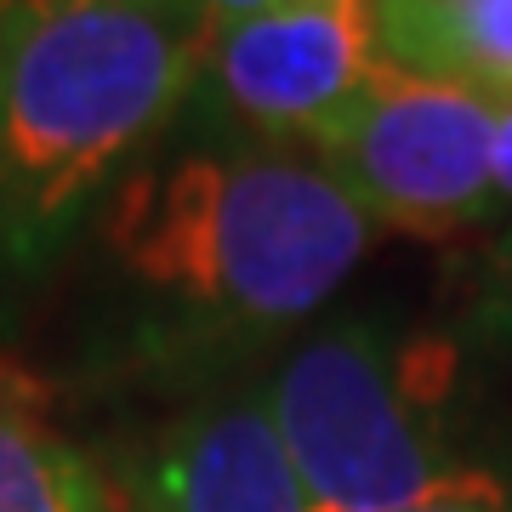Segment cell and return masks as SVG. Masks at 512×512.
I'll return each mask as SVG.
<instances>
[{
	"mask_svg": "<svg viewBox=\"0 0 512 512\" xmlns=\"http://www.w3.org/2000/svg\"><path fill=\"white\" fill-rule=\"evenodd\" d=\"M205 0H52L0 12V217L46 234L211 69Z\"/></svg>",
	"mask_w": 512,
	"mask_h": 512,
	"instance_id": "1",
	"label": "cell"
},
{
	"mask_svg": "<svg viewBox=\"0 0 512 512\" xmlns=\"http://www.w3.org/2000/svg\"><path fill=\"white\" fill-rule=\"evenodd\" d=\"M103 239L154 291L251 325H291L359 268L370 217L319 154L256 143L143 165L114 188Z\"/></svg>",
	"mask_w": 512,
	"mask_h": 512,
	"instance_id": "2",
	"label": "cell"
},
{
	"mask_svg": "<svg viewBox=\"0 0 512 512\" xmlns=\"http://www.w3.org/2000/svg\"><path fill=\"white\" fill-rule=\"evenodd\" d=\"M427 382L370 330L336 325L285 359L268 393L279 439L325 512H410L495 478L456 467L427 421Z\"/></svg>",
	"mask_w": 512,
	"mask_h": 512,
	"instance_id": "3",
	"label": "cell"
},
{
	"mask_svg": "<svg viewBox=\"0 0 512 512\" xmlns=\"http://www.w3.org/2000/svg\"><path fill=\"white\" fill-rule=\"evenodd\" d=\"M313 143L370 222L450 239L490 211L495 109L484 92L376 69Z\"/></svg>",
	"mask_w": 512,
	"mask_h": 512,
	"instance_id": "4",
	"label": "cell"
},
{
	"mask_svg": "<svg viewBox=\"0 0 512 512\" xmlns=\"http://www.w3.org/2000/svg\"><path fill=\"white\" fill-rule=\"evenodd\" d=\"M376 69L370 0H285L217 29L211 46L222 103L268 137H319Z\"/></svg>",
	"mask_w": 512,
	"mask_h": 512,
	"instance_id": "5",
	"label": "cell"
},
{
	"mask_svg": "<svg viewBox=\"0 0 512 512\" xmlns=\"http://www.w3.org/2000/svg\"><path fill=\"white\" fill-rule=\"evenodd\" d=\"M137 512H325L308 495L268 404L228 399L183 416L160 439Z\"/></svg>",
	"mask_w": 512,
	"mask_h": 512,
	"instance_id": "6",
	"label": "cell"
},
{
	"mask_svg": "<svg viewBox=\"0 0 512 512\" xmlns=\"http://www.w3.org/2000/svg\"><path fill=\"white\" fill-rule=\"evenodd\" d=\"M376 63L512 103V0H370Z\"/></svg>",
	"mask_w": 512,
	"mask_h": 512,
	"instance_id": "7",
	"label": "cell"
},
{
	"mask_svg": "<svg viewBox=\"0 0 512 512\" xmlns=\"http://www.w3.org/2000/svg\"><path fill=\"white\" fill-rule=\"evenodd\" d=\"M0 512H120L114 490L52 421L35 387L0 370Z\"/></svg>",
	"mask_w": 512,
	"mask_h": 512,
	"instance_id": "8",
	"label": "cell"
},
{
	"mask_svg": "<svg viewBox=\"0 0 512 512\" xmlns=\"http://www.w3.org/2000/svg\"><path fill=\"white\" fill-rule=\"evenodd\" d=\"M490 177L501 194H512V103L495 109V148H490Z\"/></svg>",
	"mask_w": 512,
	"mask_h": 512,
	"instance_id": "9",
	"label": "cell"
},
{
	"mask_svg": "<svg viewBox=\"0 0 512 512\" xmlns=\"http://www.w3.org/2000/svg\"><path fill=\"white\" fill-rule=\"evenodd\" d=\"M410 512H507L501 490L484 484V490H467V495H444V501H427V507H410Z\"/></svg>",
	"mask_w": 512,
	"mask_h": 512,
	"instance_id": "10",
	"label": "cell"
},
{
	"mask_svg": "<svg viewBox=\"0 0 512 512\" xmlns=\"http://www.w3.org/2000/svg\"><path fill=\"white\" fill-rule=\"evenodd\" d=\"M12 6H52V0H0V12H12Z\"/></svg>",
	"mask_w": 512,
	"mask_h": 512,
	"instance_id": "11",
	"label": "cell"
}]
</instances>
